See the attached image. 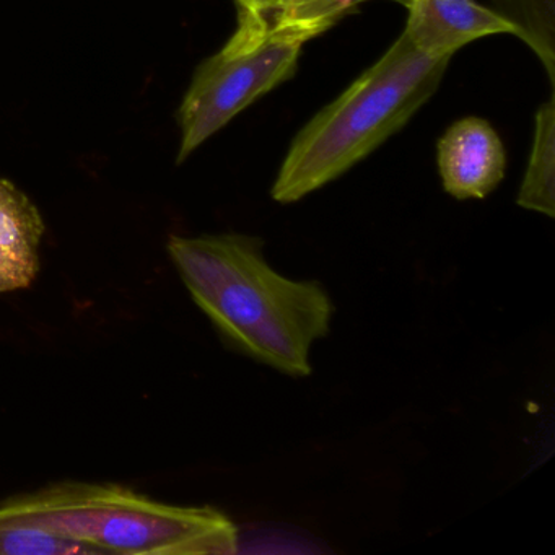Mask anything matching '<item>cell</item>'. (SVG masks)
Instances as JSON below:
<instances>
[{"label":"cell","instance_id":"5b68a950","mask_svg":"<svg viewBox=\"0 0 555 555\" xmlns=\"http://www.w3.org/2000/svg\"><path fill=\"white\" fill-rule=\"evenodd\" d=\"M408 9L402 34L421 53L431 57H453L461 48L490 35L521 31L508 18L476 0H392Z\"/></svg>","mask_w":555,"mask_h":555},{"label":"cell","instance_id":"30bf717a","mask_svg":"<svg viewBox=\"0 0 555 555\" xmlns=\"http://www.w3.org/2000/svg\"><path fill=\"white\" fill-rule=\"evenodd\" d=\"M102 554L73 539L37 526L0 522V555H87Z\"/></svg>","mask_w":555,"mask_h":555},{"label":"cell","instance_id":"277c9868","mask_svg":"<svg viewBox=\"0 0 555 555\" xmlns=\"http://www.w3.org/2000/svg\"><path fill=\"white\" fill-rule=\"evenodd\" d=\"M324 34L272 12L238 11V27L219 53L201 64L181 103L178 162L249 105L291 79L305 44Z\"/></svg>","mask_w":555,"mask_h":555},{"label":"cell","instance_id":"52a82bcc","mask_svg":"<svg viewBox=\"0 0 555 555\" xmlns=\"http://www.w3.org/2000/svg\"><path fill=\"white\" fill-rule=\"evenodd\" d=\"M43 235L37 206L14 183L0 178V295L34 284Z\"/></svg>","mask_w":555,"mask_h":555},{"label":"cell","instance_id":"8fae6325","mask_svg":"<svg viewBox=\"0 0 555 555\" xmlns=\"http://www.w3.org/2000/svg\"><path fill=\"white\" fill-rule=\"evenodd\" d=\"M353 8V0H279L272 14L326 31Z\"/></svg>","mask_w":555,"mask_h":555},{"label":"cell","instance_id":"9c48e42d","mask_svg":"<svg viewBox=\"0 0 555 555\" xmlns=\"http://www.w3.org/2000/svg\"><path fill=\"white\" fill-rule=\"evenodd\" d=\"M496 12L512 21L521 31V40L534 51L555 79V0H492Z\"/></svg>","mask_w":555,"mask_h":555},{"label":"cell","instance_id":"7a4b0ae2","mask_svg":"<svg viewBox=\"0 0 555 555\" xmlns=\"http://www.w3.org/2000/svg\"><path fill=\"white\" fill-rule=\"evenodd\" d=\"M450 57L421 53L404 34L292 142L272 199L297 203L369 157L434 95Z\"/></svg>","mask_w":555,"mask_h":555},{"label":"cell","instance_id":"8992f818","mask_svg":"<svg viewBox=\"0 0 555 555\" xmlns=\"http://www.w3.org/2000/svg\"><path fill=\"white\" fill-rule=\"evenodd\" d=\"M437 164L450 196L483 199L505 178V147L486 119L464 118L453 122L438 141Z\"/></svg>","mask_w":555,"mask_h":555},{"label":"cell","instance_id":"3957f363","mask_svg":"<svg viewBox=\"0 0 555 555\" xmlns=\"http://www.w3.org/2000/svg\"><path fill=\"white\" fill-rule=\"evenodd\" d=\"M0 522L37 526L102 554L230 555L238 528L214 506L157 502L115 483L60 482L0 503Z\"/></svg>","mask_w":555,"mask_h":555},{"label":"cell","instance_id":"6da1fadb","mask_svg":"<svg viewBox=\"0 0 555 555\" xmlns=\"http://www.w3.org/2000/svg\"><path fill=\"white\" fill-rule=\"evenodd\" d=\"M194 304L227 346L284 375H311V347L330 334L334 304L318 281L275 271L264 242L245 233L168 240Z\"/></svg>","mask_w":555,"mask_h":555},{"label":"cell","instance_id":"ba28073f","mask_svg":"<svg viewBox=\"0 0 555 555\" xmlns=\"http://www.w3.org/2000/svg\"><path fill=\"white\" fill-rule=\"evenodd\" d=\"M516 204L522 209L555 217V100L535 113L534 138Z\"/></svg>","mask_w":555,"mask_h":555},{"label":"cell","instance_id":"7c38bea8","mask_svg":"<svg viewBox=\"0 0 555 555\" xmlns=\"http://www.w3.org/2000/svg\"><path fill=\"white\" fill-rule=\"evenodd\" d=\"M238 11L268 12L278 5L279 0H235Z\"/></svg>","mask_w":555,"mask_h":555}]
</instances>
